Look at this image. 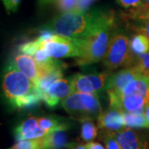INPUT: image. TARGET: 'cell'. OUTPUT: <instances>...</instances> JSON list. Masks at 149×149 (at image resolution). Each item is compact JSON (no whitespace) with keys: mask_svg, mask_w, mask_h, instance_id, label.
Instances as JSON below:
<instances>
[{"mask_svg":"<svg viewBox=\"0 0 149 149\" xmlns=\"http://www.w3.org/2000/svg\"><path fill=\"white\" fill-rule=\"evenodd\" d=\"M37 121L41 128L47 133L55 131H65L70 128V123L63 118L57 116H45L37 118Z\"/></svg>","mask_w":149,"mask_h":149,"instance_id":"4fadbf2b","label":"cell"},{"mask_svg":"<svg viewBox=\"0 0 149 149\" xmlns=\"http://www.w3.org/2000/svg\"><path fill=\"white\" fill-rule=\"evenodd\" d=\"M45 148L44 137L37 139H25L17 141L9 149H42Z\"/></svg>","mask_w":149,"mask_h":149,"instance_id":"ffe728a7","label":"cell"},{"mask_svg":"<svg viewBox=\"0 0 149 149\" xmlns=\"http://www.w3.org/2000/svg\"><path fill=\"white\" fill-rule=\"evenodd\" d=\"M42 43L43 39L39 36L37 38L32 40V41L22 43L19 47V51L21 52V53L33 56V55L36 53L37 50L42 47Z\"/></svg>","mask_w":149,"mask_h":149,"instance_id":"44dd1931","label":"cell"},{"mask_svg":"<svg viewBox=\"0 0 149 149\" xmlns=\"http://www.w3.org/2000/svg\"><path fill=\"white\" fill-rule=\"evenodd\" d=\"M125 127L131 128H149L144 111L123 112Z\"/></svg>","mask_w":149,"mask_h":149,"instance_id":"2e32d148","label":"cell"},{"mask_svg":"<svg viewBox=\"0 0 149 149\" xmlns=\"http://www.w3.org/2000/svg\"><path fill=\"white\" fill-rule=\"evenodd\" d=\"M43 39V37L39 35ZM83 38H74L52 33L47 39H43L42 47L53 58L78 57L81 53Z\"/></svg>","mask_w":149,"mask_h":149,"instance_id":"8992f818","label":"cell"},{"mask_svg":"<svg viewBox=\"0 0 149 149\" xmlns=\"http://www.w3.org/2000/svg\"><path fill=\"white\" fill-rule=\"evenodd\" d=\"M74 93L71 80L59 79L49 87L47 91L42 94V101L51 109H54L67 96Z\"/></svg>","mask_w":149,"mask_h":149,"instance_id":"ba28073f","label":"cell"},{"mask_svg":"<svg viewBox=\"0 0 149 149\" xmlns=\"http://www.w3.org/2000/svg\"><path fill=\"white\" fill-rule=\"evenodd\" d=\"M138 95L143 96L148 99L149 95V77L140 76L139 78L131 81L128 85L125 86L122 91L119 92H109L108 93L109 98L113 97H123V96Z\"/></svg>","mask_w":149,"mask_h":149,"instance_id":"7c38bea8","label":"cell"},{"mask_svg":"<svg viewBox=\"0 0 149 149\" xmlns=\"http://www.w3.org/2000/svg\"><path fill=\"white\" fill-rule=\"evenodd\" d=\"M115 28V24L110 25L99 30L90 37L83 38L81 53L75 59V65L84 66L101 61L106 54Z\"/></svg>","mask_w":149,"mask_h":149,"instance_id":"7a4b0ae2","label":"cell"},{"mask_svg":"<svg viewBox=\"0 0 149 149\" xmlns=\"http://www.w3.org/2000/svg\"><path fill=\"white\" fill-rule=\"evenodd\" d=\"M100 135H101V139H103L104 143L105 144L106 149H122L114 137L113 131L101 130Z\"/></svg>","mask_w":149,"mask_h":149,"instance_id":"603a6c76","label":"cell"},{"mask_svg":"<svg viewBox=\"0 0 149 149\" xmlns=\"http://www.w3.org/2000/svg\"><path fill=\"white\" fill-rule=\"evenodd\" d=\"M142 75L143 74L134 65L125 67L124 69L120 70L114 74H110L105 85V90L107 93L119 92L131 81Z\"/></svg>","mask_w":149,"mask_h":149,"instance_id":"9c48e42d","label":"cell"},{"mask_svg":"<svg viewBox=\"0 0 149 149\" xmlns=\"http://www.w3.org/2000/svg\"><path fill=\"white\" fill-rule=\"evenodd\" d=\"M130 48L135 56L149 52V38L143 33L136 32L130 39Z\"/></svg>","mask_w":149,"mask_h":149,"instance_id":"e0dca14e","label":"cell"},{"mask_svg":"<svg viewBox=\"0 0 149 149\" xmlns=\"http://www.w3.org/2000/svg\"><path fill=\"white\" fill-rule=\"evenodd\" d=\"M2 2L6 11L8 13H10L17 10L18 6L21 3V0H2Z\"/></svg>","mask_w":149,"mask_h":149,"instance_id":"4316f807","label":"cell"},{"mask_svg":"<svg viewBox=\"0 0 149 149\" xmlns=\"http://www.w3.org/2000/svg\"><path fill=\"white\" fill-rule=\"evenodd\" d=\"M113 133L122 149H148L149 133L127 127Z\"/></svg>","mask_w":149,"mask_h":149,"instance_id":"52a82bcc","label":"cell"},{"mask_svg":"<svg viewBox=\"0 0 149 149\" xmlns=\"http://www.w3.org/2000/svg\"><path fill=\"white\" fill-rule=\"evenodd\" d=\"M59 10L62 13L65 12H71L77 11L79 0H56L55 2Z\"/></svg>","mask_w":149,"mask_h":149,"instance_id":"d4e9b609","label":"cell"},{"mask_svg":"<svg viewBox=\"0 0 149 149\" xmlns=\"http://www.w3.org/2000/svg\"><path fill=\"white\" fill-rule=\"evenodd\" d=\"M70 116L80 122L98 118L103 112L98 94L74 92L61 101Z\"/></svg>","mask_w":149,"mask_h":149,"instance_id":"3957f363","label":"cell"},{"mask_svg":"<svg viewBox=\"0 0 149 149\" xmlns=\"http://www.w3.org/2000/svg\"><path fill=\"white\" fill-rule=\"evenodd\" d=\"M144 115L147 119V122L149 125V101L147 103V104L145 105V109H144Z\"/></svg>","mask_w":149,"mask_h":149,"instance_id":"4dcf8cb0","label":"cell"},{"mask_svg":"<svg viewBox=\"0 0 149 149\" xmlns=\"http://www.w3.org/2000/svg\"><path fill=\"white\" fill-rule=\"evenodd\" d=\"M85 146H86L87 149H106L104 148L100 143H95V142L87 143Z\"/></svg>","mask_w":149,"mask_h":149,"instance_id":"f1b7e54d","label":"cell"},{"mask_svg":"<svg viewBox=\"0 0 149 149\" xmlns=\"http://www.w3.org/2000/svg\"><path fill=\"white\" fill-rule=\"evenodd\" d=\"M3 91L12 106L37 90L35 84L27 75L11 65L4 74L3 79Z\"/></svg>","mask_w":149,"mask_h":149,"instance_id":"5b68a950","label":"cell"},{"mask_svg":"<svg viewBox=\"0 0 149 149\" xmlns=\"http://www.w3.org/2000/svg\"><path fill=\"white\" fill-rule=\"evenodd\" d=\"M116 3L119 6L128 9L141 6L143 4V0H116Z\"/></svg>","mask_w":149,"mask_h":149,"instance_id":"484cf974","label":"cell"},{"mask_svg":"<svg viewBox=\"0 0 149 149\" xmlns=\"http://www.w3.org/2000/svg\"><path fill=\"white\" fill-rule=\"evenodd\" d=\"M67 149H87L86 146L78 143H69L67 146Z\"/></svg>","mask_w":149,"mask_h":149,"instance_id":"f546056e","label":"cell"},{"mask_svg":"<svg viewBox=\"0 0 149 149\" xmlns=\"http://www.w3.org/2000/svg\"><path fill=\"white\" fill-rule=\"evenodd\" d=\"M127 27L134 32L143 33L149 38V22L145 21L126 22Z\"/></svg>","mask_w":149,"mask_h":149,"instance_id":"cb8c5ba5","label":"cell"},{"mask_svg":"<svg viewBox=\"0 0 149 149\" xmlns=\"http://www.w3.org/2000/svg\"><path fill=\"white\" fill-rule=\"evenodd\" d=\"M74 92H84L96 94L92 80L89 74L85 75L83 74H75L71 78Z\"/></svg>","mask_w":149,"mask_h":149,"instance_id":"ac0fdd59","label":"cell"},{"mask_svg":"<svg viewBox=\"0 0 149 149\" xmlns=\"http://www.w3.org/2000/svg\"><path fill=\"white\" fill-rule=\"evenodd\" d=\"M133 65L143 76L149 77V52L136 56Z\"/></svg>","mask_w":149,"mask_h":149,"instance_id":"7402d4cb","label":"cell"},{"mask_svg":"<svg viewBox=\"0 0 149 149\" xmlns=\"http://www.w3.org/2000/svg\"><path fill=\"white\" fill-rule=\"evenodd\" d=\"M47 134V133L39 125L37 118L32 116L23 120L14 129V135L17 141L40 139Z\"/></svg>","mask_w":149,"mask_h":149,"instance_id":"8fae6325","label":"cell"},{"mask_svg":"<svg viewBox=\"0 0 149 149\" xmlns=\"http://www.w3.org/2000/svg\"><path fill=\"white\" fill-rule=\"evenodd\" d=\"M135 58L136 56L130 48V39L128 35L115 29L106 54L103 58V64L110 71L122 66H132L134 64Z\"/></svg>","mask_w":149,"mask_h":149,"instance_id":"277c9868","label":"cell"},{"mask_svg":"<svg viewBox=\"0 0 149 149\" xmlns=\"http://www.w3.org/2000/svg\"><path fill=\"white\" fill-rule=\"evenodd\" d=\"M45 148L51 149H65L68 146V138L65 131H55L44 136Z\"/></svg>","mask_w":149,"mask_h":149,"instance_id":"5bb4252c","label":"cell"},{"mask_svg":"<svg viewBox=\"0 0 149 149\" xmlns=\"http://www.w3.org/2000/svg\"><path fill=\"white\" fill-rule=\"evenodd\" d=\"M96 0H79L78 3V9L79 12H85L89 10L91 6L95 2Z\"/></svg>","mask_w":149,"mask_h":149,"instance_id":"83f0119b","label":"cell"},{"mask_svg":"<svg viewBox=\"0 0 149 149\" xmlns=\"http://www.w3.org/2000/svg\"><path fill=\"white\" fill-rule=\"evenodd\" d=\"M142 5L149 6V0H143V4Z\"/></svg>","mask_w":149,"mask_h":149,"instance_id":"1f68e13d","label":"cell"},{"mask_svg":"<svg viewBox=\"0 0 149 149\" xmlns=\"http://www.w3.org/2000/svg\"><path fill=\"white\" fill-rule=\"evenodd\" d=\"M98 135V128L96 127L93 120L88 119L82 122L80 137L81 139L85 143L92 142Z\"/></svg>","mask_w":149,"mask_h":149,"instance_id":"d6986e66","label":"cell"},{"mask_svg":"<svg viewBox=\"0 0 149 149\" xmlns=\"http://www.w3.org/2000/svg\"><path fill=\"white\" fill-rule=\"evenodd\" d=\"M114 11L95 8L85 12L61 13L43 26V30L74 38H86L104 27L114 25Z\"/></svg>","mask_w":149,"mask_h":149,"instance_id":"6da1fadb","label":"cell"},{"mask_svg":"<svg viewBox=\"0 0 149 149\" xmlns=\"http://www.w3.org/2000/svg\"><path fill=\"white\" fill-rule=\"evenodd\" d=\"M97 120L98 128L100 130L117 132L125 128L123 112L116 108L109 106L106 111L102 112Z\"/></svg>","mask_w":149,"mask_h":149,"instance_id":"30bf717a","label":"cell"},{"mask_svg":"<svg viewBox=\"0 0 149 149\" xmlns=\"http://www.w3.org/2000/svg\"><path fill=\"white\" fill-rule=\"evenodd\" d=\"M148 101H149V95H148Z\"/></svg>","mask_w":149,"mask_h":149,"instance_id":"836d02e7","label":"cell"},{"mask_svg":"<svg viewBox=\"0 0 149 149\" xmlns=\"http://www.w3.org/2000/svg\"><path fill=\"white\" fill-rule=\"evenodd\" d=\"M42 149H51V148H42Z\"/></svg>","mask_w":149,"mask_h":149,"instance_id":"d6a6232c","label":"cell"},{"mask_svg":"<svg viewBox=\"0 0 149 149\" xmlns=\"http://www.w3.org/2000/svg\"><path fill=\"white\" fill-rule=\"evenodd\" d=\"M123 21H145L149 22V6L141 5L137 8H128L121 13Z\"/></svg>","mask_w":149,"mask_h":149,"instance_id":"9a60e30c","label":"cell"}]
</instances>
